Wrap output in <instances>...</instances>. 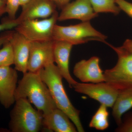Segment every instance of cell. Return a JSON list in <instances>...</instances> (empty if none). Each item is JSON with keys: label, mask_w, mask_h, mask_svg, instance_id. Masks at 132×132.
<instances>
[{"label": "cell", "mask_w": 132, "mask_h": 132, "mask_svg": "<svg viewBox=\"0 0 132 132\" xmlns=\"http://www.w3.org/2000/svg\"><path fill=\"white\" fill-rule=\"evenodd\" d=\"M107 37L95 29L90 21L82 22L74 25L54 26L53 40L64 41L73 45L84 44L91 41H97L107 44Z\"/></svg>", "instance_id": "277c9868"}, {"label": "cell", "mask_w": 132, "mask_h": 132, "mask_svg": "<svg viewBox=\"0 0 132 132\" xmlns=\"http://www.w3.org/2000/svg\"><path fill=\"white\" fill-rule=\"evenodd\" d=\"M112 108L113 116L119 126L122 122L123 114L132 108V88L119 90Z\"/></svg>", "instance_id": "2e32d148"}, {"label": "cell", "mask_w": 132, "mask_h": 132, "mask_svg": "<svg viewBox=\"0 0 132 132\" xmlns=\"http://www.w3.org/2000/svg\"><path fill=\"white\" fill-rule=\"evenodd\" d=\"M10 42L14 55L15 69L23 73L28 72L31 42L16 31H13Z\"/></svg>", "instance_id": "5bb4252c"}, {"label": "cell", "mask_w": 132, "mask_h": 132, "mask_svg": "<svg viewBox=\"0 0 132 132\" xmlns=\"http://www.w3.org/2000/svg\"><path fill=\"white\" fill-rule=\"evenodd\" d=\"M22 7L21 13L15 19L18 24L26 20L48 18L57 11V6L53 0H30Z\"/></svg>", "instance_id": "8fae6325"}, {"label": "cell", "mask_w": 132, "mask_h": 132, "mask_svg": "<svg viewBox=\"0 0 132 132\" xmlns=\"http://www.w3.org/2000/svg\"><path fill=\"white\" fill-rule=\"evenodd\" d=\"M57 6V7L62 9L64 6L70 2L71 0H53Z\"/></svg>", "instance_id": "484cf974"}, {"label": "cell", "mask_w": 132, "mask_h": 132, "mask_svg": "<svg viewBox=\"0 0 132 132\" xmlns=\"http://www.w3.org/2000/svg\"><path fill=\"white\" fill-rule=\"evenodd\" d=\"M6 12V3L3 0H0V17Z\"/></svg>", "instance_id": "4316f807"}, {"label": "cell", "mask_w": 132, "mask_h": 132, "mask_svg": "<svg viewBox=\"0 0 132 132\" xmlns=\"http://www.w3.org/2000/svg\"><path fill=\"white\" fill-rule=\"evenodd\" d=\"M100 61L99 57L93 56L78 62L73 68L75 76L84 83L105 82L104 72L101 68Z\"/></svg>", "instance_id": "30bf717a"}, {"label": "cell", "mask_w": 132, "mask_h": 132, "mask_svg": "<svg viewBox=\"0 0 132 132\" xmlns=\"http://www.w3.org/2000/svg\"><path fill=\"white\" fill-rule=\"evenodd\" d=\"M30 1V0H20V6L22 7V6H24Z\"/></svg>", "instance_id": "83f0119b"}, {"label": "cell", "mask_w": 132, "mask_h": 132, "mask_svg": "<svg viewBox=\"0 0 132 132\" xmlns=\"http://www.w3.org/2000/svg\"><path fill=\"white\" fill-rule=\"evenodd\" d=\"M43 120L42 113L21 98L15 101L10 112L9 127L12 132H38L42 130Z\"/></svg>", "instance_id": "3957f363"}, {"label": "cell", "mask_w": 132, "mask_h": 132, "mask_svg": "<svg viewBox=\"0 0 132 132\" xmlns=\"http://www.w3.org/2000/svg\"><path fill=\"white\" fill-rule=\"evenodd\" d=\"M17 70L10 67H0V103L9 108L15 102V91L18 83Z\"/></svg>", "instance_id": "9c48e42d"}, {"label": "cell", "mask_w": 132, "mask_h": 132, "mask_svg": "<svg viewBox=\"0 0 132 132\" xmlns=\"http://www.w3.org/2000/svg\"><path fill=\"white\" fill-rule=\"evenodd\" d=\"M18 25L15 19L10 20L8 18L3 20L1 24H0V32L3 30H8L15 28Z\"/></svg>", "instance_id": "603a6c76"}, {"label": "cell", "mask_w": 132, "mask_h": 132, "mask_svg": "<svg viewBox=\"0 0 132 132\" xmlns=\"http://www.w3.org/2000/svg\"><path fill=\"white\" fill-rule=\"evenodd\" d=\"M107 108L105 105L101 104L90 121L89 127L101 131L108 128L109 125L108 120L109 113Z\"/></svg>", "instance_id": "e0dca14e"}, {"label": "cell", "mask_w": 132, "mask_h": 132, "mask_svg": "<svg viewBox=\"0 0 132 132\" xmlns=\"http://www.w3.org/2000/svg\"><path fill=\"white\" fill-rule=\"evenodd\" d=\"M73 45L64 41L54 40L53 52L54 62L63 78L72 88L77 83L70 74L69 61Z\"/></svg>", "instance_id": "4fadbf2b"}, {"label": "cell", "mask_w": 132, "mask_h": 132, "mask_svg": "<svg viewBox=\"0 0 132 132\" xmlns=\"http://www.w3.org/2000/svg\"><path fill=\"white\" fill-rule=\"evenodd\" d=\"M43 114V130L50 132L78 131L75 125L67 114L58 108Z\"/></svg>", "instance_id": "9a60e30c"}, {"label": "cell", "mask_w": 132, "mask_h": 132, "mask_svg": "<svg viewBox=\"0 0 132 132\" xmlns=\"http://www.w3.org/2000/svg\"><path fill=\"white\" fill-rule=\"evenodd\" d=\"M20 6V0H6V12L9 19L12 20L16 19V13Z\"/></svg>", "instance_id": "ffe728a7"}, {"label": "cell", "mask_w": 132, "mask_h": 132, "mask_svg": "<svg viewBox=\"0 0 132 132\" xmlns=\"http://www.w3.org/2000/svg\"><path fill=\"white\" fill-rule=\"evenodd\" d=\"M118 132H132V111L127 114L120 125L116 129Z\"/></svg>", "instance_id": "44dd1931"}, {"label": "cell", "mask_w": 132, "mask_h": 132, "mask_svg": "<svg viewBox=\"0 0 132 132\" xmlns=\"http://www.w3.org/2000/svg\"><path fill=\"white\" fill-rule=\"evenodd\" d=\"M54 40L31 42L28 71L37 72L47 65L54 62Z\"/></svg>", "instance_id": "ba28073f"}, {"label": "cell", "mask_w": 132, "mask_h": 132, "mask_svg": "<svg viewBox=\"0 0 132 132\" xmlns=\"http://www.w3.org/2000/svg\"><path fill=\"white\" fill-rule=\"evenodd\" d=\"M59 15L56 11L46 19L26 20L19 23L15 29L31 42L53 40V31Z\"/></svg>", "instance_id": "8992f818"}, {"label": "cell", "mask_w": 132, "mask_h": 132, "mask_svg": "<svg viewBox=\"0 0 132 132\" xmlns=\"http://www.w3.org/2000/svg\"><path fill=\"white\" fill-rule=\"evenodd\" d=\"M98 16V14L94 11L89 0H75L62 9L58 21L76 19L82 22L90 21Z\"/></svg>", "instance_id": "7c38bea8"}, {"label": "cell", "mask_w": 132, "mask_h": 132, "mask_svg": "<svg viewBox=\"0 0 132 132\" xmlns=\"http://www.w3.org/2000/svg\"><path fill=\"white\" fill-rule=\"evenodd\" d=\"M73 88L76 92L86 95L108 108L112 107L119 93V90L106 82L96 83L77 82Z\"/></svg>", "instance_id": "52a82bcc"}, {"label": "cell", "mask_w": 132, "mask_h": 132, "mask_svg": "<svg viewBox=\"0 0 132 132\" xmlns=\"http://www.w3.org/2000/svg\"><path fill=\"white\" fill-rule=\"evenodd\" d=\"M94 12L98 13H111L115 15L119 14L121 9L116 4L115 0H89Z\"/></svg>", "instance_id": "ac0fdd59"}, {"label": "cell", "mask_w": 132, "mask_h": 132, "mask_svg": "<svg viewBox=\"0 0 132 132\" xmlns=\"http://www.w3.org/2000/svg\"><path fill=\"white\" fill-rule=\"evenodd\" d=\"M3 45V47L0 50V67H10L14 63L13 47L9 40Z\"/></svg>", "instance_id": "d6986e66"}, {"label": "cell", "mask_w": 132, "mask_h": 132, "mask_svg": "<svg viewBox=\"0 0 132 132\" xmlns=\"http://www.w3.org/2000/svg\"><path fill=\"white\" fill-rule=\"evenodd\" d=\"M3 1H4L5 2V3H6V0H3Z\"/></svg>", "instance_id": "f1b7e54d"}, {"label": "cell", "mask_w": 132, "mask_h": 132, "mask_svg": "<svg viewBox=\"0 0 132 132\" xmlns=\"http://www.w3.org/2000/svg\"><path fill=\"white\" fill-rule=\"evenodd\" d=\"M117 54L118 60L113 67L104 72L105 82L118 90L132 88V53L108 43Z\"/></svg>", "instance_id": "5b68a950"}, {"label": "cell", "mask_w": 132, "mask_h": 132, "mask_svg": "<svg viewBox=\"0 0 132 132\" xmlns=\"http://www.w3.org/2000/svg\"><path fill=\"white\" fill-rule=\"evenodd\" d=\"M15 96V101L21 98L27 99L43 114L57 108L48 88L38 72L28 71L23 73L18 82Z\"/></svg>", "instance_id": "7a4b0ae2"}, {"label": "cell", "mask_w": 132, "mask_h": 132, "mask_svg": "<svg viewBox=\"0 0 132 132\" xmlns=\"http://www.w3.org/2000/svg\"><path fill=\"white\" fill-rule=\"evenodd\" d=\"M38 72L48 88L57 108L67 114L78 132H85L80 118V111L69 100L62 82L63 78L54 62L50 63Z\"/></svg>", "instance_id": "6da1fadb"}, {"label": "cell", "mask_w": 132, "mask_h": 132, "mask_svg": "<svg viewBox=\"0 0 132 132\" xmlns=\"http://www.w3.org/2000/svg\"><path fill=\"white\" fill-rule=\"evenodd\" d=\"M12 32L13 31H7L0 36V46L3 45L5 42L10 40Z\"/></svg>", "instance_id": "cb8c5ba5"}, {"label": "cell", "mask_w": 132, "mask_h": 132, "mask_svg": "<svg viewBox=\"0 0 132 132\" xmlns=\"http://www.w3.org/2000/svg\"><path fill=\"white\" fill-rule=\"evenodd\" d=\"M116 4L121 10L132 18V3L126 0H115Z\"/></svg>", "instance_id": "7402d4cb"}, {"label": "cell", "mask_w": 132, "mask_h": 132, "mask_svg": "<svg viewBox=\"0 0 132 132\" xmlns=\"http://www.w3.org/2000/svg\"><path fill=\"white\" fill-rule=\"evenodd\" d=\"M121 47L127 52L132 53V40L129 39L126 40Z\"/></svg>", "instance_id": "d4e9b609"}]
</instances>
